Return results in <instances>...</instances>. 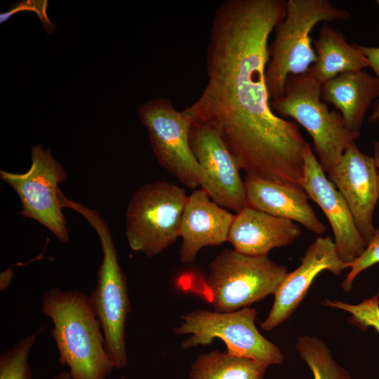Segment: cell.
<instances>
[{
	"label": "cell",
	"instance_id": "obj_1",
	"mask_svg": "<svg viewBox=\"0 0 379 379\" xmlns=\"http://www.w3.org/2000/svg\"><path fill=\"white\" fill-rule=\"evenodd\" d=\"M284 0H226L207 46L208 82L186 110L215 130L246 175L302 189L307 142L277 115L265 81L268 39L286 15Z\"/></svg>",
	"mask_w": 379,
	"mask_h": 379
},
{
	"label": "cell",
	"instance_id": "obj_2",
	"mask_svg": "<svg viewBox=\"0 0 379 379\" xmlns=\"http://www.w3.org/2000/svg\"><path fill=\"white\" fill-rule=\"evenodd\" d=\"M41 312L53 323L58 362L72 379H107L114 368L89 297L55 287L43 294Z\"/></svg>",
	"mask_w": 379,
	"mask_h": 379
},
{
	"label": "cell",
	"instance_id": "obj_3",
	"mask_svg": "<svg viewBox=\"0 0 379 379\" xmlns=\"http://www.w3.org/2000/svg\"><path fill=\"white\" fill-rule=\"evenodd\" d=\"M60 201L62 208L83 215L100 239L102 261L89 299L104 335L105 350L114 368L122 369L127 365L125 328L131 305L126 276L119 265L110 228L96 210L68 199L62 192Z\"/></svg>",
	"mask_w": 379,
	"mask_h": 379
},
{
	"label": "cell",
	"instance_id": "obj_4",
	"mask_svg": "<svg viewBox=\"0 0 379 379\" xmlns=\"http://www.w3.org/2000/svg\"><path fill=\"white\" fill-rule=\"evenodd\" d=\"M352 14L328 0H288L286 15L277 25L268 46L265 81L270 100L280 97L289 75L307 72L317 60L310 33L319 22L348 20Z\"/></svg>",
	"mask_w": 379,
	"mask_h": 379
},
{
	"label": "cell",
	"instance_id": "obj_5",
	"mask_svg": "<svg viewBox=\"0 0 379 379\" xmlns=\"http://www.w3.org/2000/svg\"><path fill=\"white\" fill-rule=\"evenodd\" d=\"M320 83L307 72L289 75L282 95L270 100V106L279 117H291L310 135L319 162L325 173L340 161L347 146L360 133L351 131L340 112L330 111L322 101Z\"/></svg>",
	"mask_w": 379,
	"mask_h": 379
},
{
	"label": "cell",
	"instance_id": "obj_6",
	"mask_svg": "<svg viewBox=\"0 0 379 379\" xmlns=\"http://www.w3.org/2000/svg\"><path fill=\"white\" fill-rule=\"evenodd\" d=\"M208 269L206 295L218 312L246 307L274 294L288 272L267 255L250 256L229 248L222 250Z\"/></svg>",
	"mask_w": 379,
	"mask_h": 379
},
{
	"label": "cell",
	"instance_id": "obj_7",
	"mask_svg": "<svg viewBox=\"0 0 379 379\" xmlns=\"http://www.w3.org/2000/svg\"><path fill=\"white\" fill-rule=\"evenodd\" d=\"M187 198L184 188L167 181L136 190L126 211L125 234L130 248L152 258L175 243Z\"/></svg>",
	"mask_w": 379,
	"mask_h": 379
},
{
	"label": "cell",
	"instance_id": "obj_8",
	"mask_svg": "<svg viewBox=\"0 0 379 379\" xmlns=\"http://www.w3.org/2000/svg\"><path fill=\"white\" fill-rule=\"evenodd\" d=\"M257 311L248 307L235 311L218 312L196 310L181 317L178 335L189 334L181 344L182 349L207 345L219 338L230 354L253 359L267 366L280 364L284 360L281 350L257 329Z\"/></svg>",
	"mask_w": 379,
	"mask_h": 379
},
{
	"label": "cell",
	"instance_id": "obj_9",
	"mask_svg": "<svg viewBox=\"0 0 379 379\" xmlns=\"http://www.w3.org/2000/svg\"><path fill=\"white\" fill-rule=\"evenodd\" d=\"M32 164L22 173L0 171V178L17 193L24 218L36 220L62 243L69 240L59 199V184L67 178L63 166L41 145L31 149Z\"/></svg>",
	"mask_w": 379,
	"mask_h": 379
},
{
	"label": "cell",
	"instance_id": "obj_10",
	"mask_svg": "<svg viewBox=\"0 0 379 379\" xmlns=\"http://www.w3.org/2000/svg\"><path fill=\"white\" fill-rule=\"evenodd\" d=\"M138 112L162 167L186 187L200 186L198 162L189 141L192 119L186 109L178 111L171 100L157 98L142 105Z\"/></svg>",
	"mask_w": 379,
	"mask_h": 379
},
{
	"label": "cell",
	"instance_id": "obj_11",
	"mask_svg": "<svg viewBox=\"0 0 379 379\" xmlns=\"http://www.w3.org/2000/svg\"><path fill=\"white\" fill-rule=\"evenodd\" d=\"M189 141L198 162L200 187L220 206L237 213L247 206L239 167L218 133L192 123Z\"/></svg>",
	"mask_w": 379,
	"mask_h": 379
},
{
	"label": "cell",
	"instance_id": "obj_12",
	"mask_svg": "<svg viewBox=\"0 0 379 379\" xmlns=\"http://www.w3.org/2000/svg\"><path fill=\"white\" fill-rule=\"evenodd\" d=\"M302 189L322 210L333 230L340 258L350 265L364 252L367 243L361 235L340 192L326 176L319 160L307 144L304 154Z\"/></svg>",
	"mask_w": 379,
	"mask_h": 379
},
{
	"label": "cell",
	"instance_id": "obj_13",
	"mask_svg": "<svg viewBox=\"0 0 379 379\" xmlns=\"http://www.w3.org/2000/svg\"><path fill=\"white\" fill-rule=\"evenodd\" d=\"M327 175L344 198L358 230L368 243L376 230L373 215L379 199L378 172L373 157L363 153L353 141Z\"/></svg>",
	"mask_w": 379,
	"mask_h": 379
},
{
	"label": "cell",
	"instance_id": "obj_14",
	"mask_svg": "<svg viewBox=\"0 0 379 379\" xmlns=\"http://www.w3.org/2000/svg\"><path fill=\"white\" fill-rule=\"evenodd\" d=\"M350 265L339 256L333 239L319 237L307 249L301 264L287 272L274 293V300L265 320L260 323L265 331H271L286 321L305 298L311 284L322 271L340 275Z\"/></svg>",
	"mask_w": 379,
	"mask_h": 379
},
{
	"label": "cell",
	"instance_id": "obj_15",
	"mask_svg": "<svg viewBox=\"0 0 379 379\" xmlns=\"http://www.w3.org/2000/svg\"><path fill=\"white\" fill-rule=\"evenodd\" d=\"M234 215L215 203L200 187L188 196L182 215L179 250L182 263H192L199 251L227 241Z\"/></svg>",
	"mask_w": 379,
	"mask_h": 379
},
{
	"label": "cell",
	"instance_id": "obj_16",
	"mask_svg": "<svg viewBox=\"0 0 379 379\" xmlns=\"http://www.w3.org/2000/svg\"><path fill=\"white\" fill-rule=\"evenodd\" d=\"M300 235L295 222L247 206L234 215L227 241L239 253L265 256L274 248L292 244Z\"/></svg>",
	"mask_w": 379,
	"mask_h": 379
},
{
	"label": "cell",
	"instance_id": "obj_17",
	"mask_svg": "<svg viewBox=\"0 0 379 379\" xmlns=\"http://www.w3.org/2000/svg\"><path fill=\"white\" fill-rule=\"evenodd\" d=\"M244 187L248 206L299 222L317 234L326 231L303 189L248 175Z\"/></svg>",
	"mask_w": 379,
	"mask_h": 379
},
{
	"label": "cell",
	"instance_id": "obj_18",
	"mask_svg": "<svg viewBox=\"0 0 379 379\" xmlns=\"http://www.w3.org/2000/svg\"><path fill=\"white\" fill-rule=\"evenodd\" d=\"M321 97L340 111L351 131L359 133L372 102L379 98V80L364 70L342 73L322 84Z\"/></svg>",
	"mask_w": 379,
	"mask_h": 379
},
{
	"label": "cell",
	"instance_id": "obj_19",
	"mask_svg": "<svg viewBox=\"0 0 379 379\" xmlns=\"http://www.w3.org/2000/svg\"><path fill=\"white\" fill-rule=\"evenodd\" d=\"M317 60L310 70L322 84L337 75L363 70L368 66L366 57L343 34L323 22L318 38L314 41Z\"/></svg>",
	"mask_w": 379,
	"mask_h": 379
},
{
	"label": "cell",
	"instance_id": "obj_20",
	"mask_svg": "<svg viewBox=\"0 0 379 379\" xmlns=\"http://www.w3.org/2000/svg\"><path fill=\"white\" fill-rule=\"evenodd\" d=\"M268 366L251 359L214 350L198 357L188 379H262Z\"/></svg>",
	"mask_w": 379,
	"mask_h": 379
},
{
	"label": "cell",
	"instance_id": "obj_21",
	"mask_svg": "<svg viewBox=\"0 0 379 379\" xmlns=\"http://www.w3.org/2000/svg\"><path fill=\"white\" fill-rule=\"evenodd\" d=\"M295 349L310 367L314 379H351L349 372L334 360L326 344L319 338L300 336Z\"/></svg>",
	"mask_w": 379,
	"mask_h": 379
},
{
	"label": "cell",
	"instance_id": "obj_22",
	"mask_svg": "<svg viewBox=\"0 0 379 379\" xmlns=\"http://www.w3.org/2000/svg\"><path fill=\"white\" fill-rule=\"evenodd\" d=\"M38 333L22 338L13 347L0 354V379H32V371L28 361Z\"/></svg>",
	"mask_w": 379,
	"mask_h": 379
},
{
	"label": "cell",
	"instance_id": "obj_23",
	"mask_svg": "<svg viewBox=\"0 0 379 379\" xmlns=\"http://www.w3.org/2000/svg\"><path fill=\"white\" fill-rule=\"evenodd\" d=\"M379 293L372 298L364 299L358 304H348L338 300H326L323 305L340 309L351 314L350 321L361 329L373 328L379 333Z\"/></svg>",
	"mask_w": 379,
	"mask_h": 379
},
{
	"label": "cell",
	"instance_id": "obj_24",
	"mask_svg": "<svg viewBox=\"0 0 379 379\" xmlns=\"http://www.w3.org/2000/svg\"><path fill=\"white\" fill-rule=\"evenodd\" d=\"M378 263H379V228L375 230L361 255L352 262L350 272L341 284L343 289L346 292L350 291L355 278L364 270Z\"/></svg>",
	"mask_w": 379,
	"mask_h": 379
},
{
	"label": "cell",
	"instance_id": "obj_25",
	"mask_svg": "<svg viewBox=\"0 0 379 379\" xmlns=\"http://www.w3.org/2000/svg\"><path fill=\"white\" fill-rule=\"evenodd\" d=\"M46 1H24L13 4L9 11L1 13V23L7 20L12 15L22 10L32 11L38 13L44 28L47 31L53 30V26L48 20L46 15Z\"/></svg>",
	"mask_w": 379,
	"mask_h": 379
},
{
	"label": "cell",
	"instance_id": "obj_26",
	"mask_svg": "<svg viewBox=\"0 0 379 379\" xmlns=\"http://www.w3.org/2000/svg\"><path fill=\"white\" fill-rule=\"evenodd\" d=\"M354 46L360 50L363 55L366 57L368 66H370L377 75L379 80V47H369L354 43ZM379 119V99L377 104L369 117L368 120L371 122H375Z\"/></svg>",
	"mask_w": 379,
	"mask_h": 379
},
{
	"label": "cell",
	"instance_id": "obj_27",
	"mask_svg": "<svg viewBox=\"0 0 379 379\" xmlns=\"http://www.w3.org/2000/svg\"><path fill=\"white\" fill-rule=\"evenodd\" d=\"M13 277V272L11 268H8L5 271L2 272L0 275V290L4 291L9 286L12 278Z\"/></svg>",
	"mask_w": 379,
	"mask_h": 379
},
{
	"label": "cell",
	"instance_id": "obj_28",
	"mask_svg": "<svg viewBox=\"0 0 379 379\" xmlns=\"http://www.w3.org/2000/svg\"><path fill=\"white\" fill-rule=\"evenodd\" d=\"M375 166L378 172V183H379V140L374 143V151L373 156Z\"/></svg>",
	"mask_w": 379,
	"mask_h": 379
},
{
	"label": "cell",
	"instance_id": "obj_29",
	"mask_svg": "<svg viewBox=\"0 0 379 379\" xmlns=\"http://www.w3.org/2000/svg\"><path fill=\"white\" fill-rule=\"evenodd\" d=\"M52 379H72L69 371H62L56 375Z\"/></svg>",
	"mask_w": 379,
	"mask_h": 379
},
{
	"label": "cell",
	"instance_id": "obj_30",
	"mask_svg": "<svg viewBox=\"0 0 379 379\" xmlns=\"http://www.w3.org/2000/svg\"><path fill=\"white\" fill-rule=\"evenodd\" d=\"M375 2H376V4H377V5L378 6V8H379V0H376Z\"/></svg>",
	"mask_w": 379,
	"mask_h": 379
},
{
	"label": "cell",
	"instance_id": "obj_31",
	"mask_svg": "<svg viewBox=\"0 0 379 379\" xmlns=\"http://www.w3.org/2000/svg\"><path fill=\"white\" fill-rule=\"evenodd\" d=\"M120 379H126L124 376H121Z\"/></svg>",
	"mask_w": 379,
	"mask_h": 379
}]
</instances>
